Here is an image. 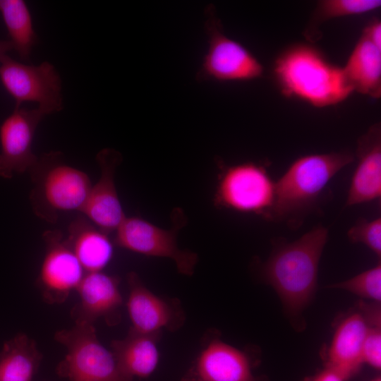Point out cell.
<instances>
[{
  "label": "cell",
  "mask_w": 381,
  "mask_h": 381,
  "mask_svg": "<svg viewBox=\"0 0 381 381\" xmlns=\"http://www.w3.org/2000/svg\"><path fill=\"white\" fill-rule=\"evenodd\" d=\"M328 229L319 224L297 240H277L262 275L282 301L292 320H298L315 294L320 260Z\"/></svg>",
  "instance_id": "1"
},
{
  "label": "cell",
  "mask_w": 381,
  "mask_h": 381,
  "mask_svg": "<svg viewBox=\"0 0 381 381\" xmlns=\"http://www.w3.org/2000/svg\"><path fill=\"white\" fill-rule=\"evenodd\" d=\"M273 76L284 96L317 108L337 105L354 92L342 66L310 42L295 43L283 49L274 60Z\"/></svg>",
  "instance_id": "2"
},
{
  "label": "cell",
  "mask_w": 381,
  "mask_h": 381,
  "mask_svg": "<svg viewBox=\"0 0 381 381\" xmlns=\"http://www.w3.org/2000/svg\"><path fill=\"white\" fill-rule=\"evenodd\" d=\"M353 161L346 150L298 157L275 182L274 202L265 219L298 228L318 208L331 179Z\"/></svg>",
  "instance_id": "3"
},
{
  "label": "cell",
  "mask_w": 381,
  "mask_h": 381,
  "mask_svg": "<svg viewBox=\"0 0 381 381\" xmlns=\"http://www.w3.org/2000/svg\"><path fill=\"white\" fill-rule=\"evenodd\" d=\"M30 172L34 183L30 202L37 217L54 223L60 212H80L92 183L85 172L64 163L61 152L42 155Z\"/></svg>",
  "instance_id": "4"
},
{
  "label": "cell",
  "mask_w": 381,
  "mask_h": 381,
  "mask_svg": "<svg viewBox=\"0 0 381 381\" xmlns=\"http://www.w3.org/2000/svg\"><path fill=\"white\" fill-rule=\"evenodd\" d=\"M54 339L66 349L56 367L68 381H134L120 368L111 351L98 340L93 325L76 324L56 332Z\"/></svg>",
  "instance_id": "5"
},
{
  "label": "cell",
  "mask_w": 381,
  "mask_h": 381,
  "mask_svg": "<svg viewBox=\"0 0 381 381\" xmlns=\"http://www.w3.org/2000/svg\"><path fill=\"white\" fill-rule=\"evenodd\" d=\"M205 16L208 48L197 79L247 81L262 77V64L246 47L225 34L214 5L207 6Z\"/></svg>",
  "instance_id": "6"
},
{
  "label": "cell",
  "mask_w": 381,
  "mask_h": 381,
  "mask_svg": "<svg viewBox=\"0 0 381 381\" xmlns=\"http://www.w3.org/2000/svg\"><path fill=\"white\" fill-rule=\"evenodd\" d=\"M0 80L13 98L16 107L33 102L46 115L61 110V80L54 66L48 61L28 65L8 55L0 59Z\"/></svg>",
  "instance_id": "7"
},
{
  "label": "cell",
  "mask_w": 381,
  "mask_h": 381,
  "mask_svg": "<svg viewBox=\"0 0 381 381\" xmlns=\"http://www.w3.org/2000/svg\"><path fill=\"white\" fill-rule=\"evenodd\" d=\"M275 182L265 166L244 162L225 167L215 202L219 206L265 217L272 206Z\"/></svg>",
  "instance_id": "8"
},
{
  "label": "cell",
  "mask_w": 381,
  "mask_h": 381,
  "mask_svg": "<svg viewBox=\"0 0 381 381\" xmlns=\"http://www.w3.org/2000/svg\"><path fill=\"white\" fill-rule=\"evenodd\" d=\"M171 229L159 228L140 217H125L116 230L115 243L140 254L172 260L179 272L190 276L198 262L195 253L180 249L176 234L185 222L181 212Z\"/></svg>",
  "instance_id": "9"
},
{
  "label": "cell",
  "mask_w": 381,
  "mask_h": 381,
  "mask_svg": "<svg viewBox=\"0 0 381 381\" xmlns=\"http://www.w3.org/2000/svg\"><path fill=\"white\" fill-rule=\"evenodd\" d=\"M43 238L46 251L37 284L45 302L60 304L77 289L86 272L60 231H47Z\"/></svg>",
  "instance_id": "10"
},
{
  "label": "cell",
  "mask_w": 381,
  "mask_h": 381,
  "mask_svg": "<svg viewBox=\"0 0 381 381\" xmlns=\"http://www.w3.org/2000/svg\"><path fill=\"white\" fill-rule=\"evenodd\" d=\"M47 116L41 109L15 107L0 126V176L11 179L36 164L38 157L32 152L35 131Z\"/></svg>",
  "instance_id": "11"
},
{
  "label": "cell",
  "mask_w": 381,
  "mask_h": 381,
  "mask_svg": "<svg viewBox=\"0 0 381 381\" xmlns=\"http://www.w3.org/2000/svg\"><path fill=\"white\" fill-rule=\"evenodd\" d=\"M128 296L126 303L131 329L159 335L163 329L174 331L185 320L179 301L163 298L149 290L134 272L127 275Z\"/></svg>",
  "instance_id": "12"
},
{
  "label": "cell",
  "mask_w": 381,
  "mask_h": 381,
  "mask_svg": "<svg viewBox=\"0 0 381 381\" xmlns=\"http://www.w3.org/2000/svg\"><path fill=\"white\" fill-rule=\"evenodd\" d=\"M96 160L100 176L92 185L80 212L97 227L109 234L116 231L126 217L114 181L116 169L122 157L118 151L106 148L98 152Z\"/></svg>",
  "instance_id": "13"
},
{
  "label": "cell",
  "mask_w": 381,
  "mask_h": 381,
  "mask_svg": "<svg viewBox=\"0 0 381 381\" xmlns=\"http://www.w3.org/2000/svg\"><path fill=\"white\" fill-rule=\"evenodd\" d=\"M75 291L79 302L72 316L76 324L94 325L98 318L111 326L120 322L123 298L118 277L102 271L86 272Z\"/></svg>",
  "instance_id": "14"
},
{
  "label": "cell",
  "mask_w": 381,
  "mask_h": 381,
  "mask_svg": "<svg viewBox=\"0 0 381 381\" xmlns=\"http://www.w3.org/2000/svg\"><path fill=\"white\" fill-rule=\"evenodd\" d=\"M357 165L345 207L369 202L381 197V126L376 123L357 141Z\"/></svg>",
  "instance_id": "15"
},
{
  "label": "cell",
  "mask_w": 381,
  "mask_h": 381,
  "mask_svg": "<svg viewBox=\"0 0 381 381\" xmlns=\"http://www.w3.org/2000/svg\"><path fill=\"white\" fill-rule=\"evenodd\" d=\"M188 377L195 381H259L247 354L219 339L204 346Z\"/></svg>",
  "instance_id": "16"
},
{
  "label": "cell",
  "mask_w": 381,
  "mask_h": 381,
  "mask_svg": "<svg viewBox=\"0 0 381 381\" xmlns=\"http://www.w3.org/2000/svg\"><path fill=\"white\" fill-rule=\"evenodd\" d=\"M368 324L360 311L346 315L337 325L324 358L329 368L346 380L363 364L362 349Z\"/></svg>",
  "instance_id": "17"
},
{
  "label": "cell",
  "mask_w": 381,
  "mask_h": 381,
  "mask_svg": "<svg viewBox=\"0 0 381 381\" xmlns=\"http://www.w3.org/2000/svg\"><path fill=\"white\" fill-rule=\"evenodd\" d=\"M66 241L85 272L102 271L112 258L108 234L87 219L78 217L70 224Z\"/></svg>",
  "instance_id": "18"
},
{
  "label": "cell",
  "mask_w": 381,
  "mask_h": 381,
  "mask_svg": "<svg viewBox=\"0 0 381 381\" xmlns=\"http://www.w3.org/2000/svg\"><path fill=\"white\" fill-rule=\"evenodd\" d=\"M342 68L354 92L380 98L381 49L362 34Z\"/></svg>",
  "instance_id": "19"
},
{
  "label": "cell",
  "mask_w": 381,
  "mask_h": 381,
  "mask_svg": "<svg viewBox=\"0 0 381 381\" xmlns=\"http://www.w3.org/2000/svg\"><path fill=\"white\" fill-rule=\"evenodd\" d=\"M158 337L159 335L143 334L131 329L125 338L112 341L111 351L128 377L133 380L147 378L155 370L159 358Z\"/></svg>",
  "instance_id": "20"
},
{
  "label": "cell",
  "mask_w": 381,
  "mask_h": 381,
  "mask_svg": "<svg viewBox=\"0 0 381 381\" xmlns=\"http://www.w3.org/2000/svg\"><path fill=\"white\" fill-rule=\"evenodd\" d=\"M42 358L34 340L18 334L0 352V381H32Z\"/></svg>",
  "instance_id": "21"
},
{
  "label": "cell",
  "mask_w": 381,
  "mask_h": 381,
  "mask_svg": "<svg viewBox=\"0 0 381 381\" xmlns=\"http://www.w3.org/2000/svg\"><path fill=\"white\" fill-rule=\"evenodd\" d=\"M0 13L13 49L21 59L28 60L37 36L27 4L23 0H0Z\"/></svg>",
  "instance_id": "22"
},
{
  "label": "cell",
  "mask_w": 381,
  "mask_h": 381,
  "mask_svg": "<svg viewBox=\"0 0 381 381\" xmlns=\"http://www.w3.org/2000/svg\"><path fill=\"white\" fill-rule=\"evenodd\" d=\"M381 6L380 0H322L318 1L304 35L308 41L315 42L318 28L326 21L337 18L362 15Z\"/></svg>",
  "instance_id": "23"
},
{
  "label": "cell",
  "mask_w": 381,
  "mask_h": 381,
  "mask_svg": "<svg viewBox=\"0 0 381 381\" xmlns=\"http://www.w3.org/2000/svg\"><path fill=\"white\" fill-rule=\"evenodd\" d=\"M328 288L342 289L373 302L381 301V265L367 270L349 279L337 282Z\"/></svg>",
  "instance_id": "24"
},
{
  "label": "cell",
  "mask_w": 381,
  "mask_h": 381,
  "mask_svg": "<svg viewBox=\"0 0 381 381\" xmlns=\"http://www.w3.org/2000/svg\"><path fill=\"white\" fill-rule=\"evenodd\" d=\"M349 239L361 243L370 249L377 257L381 256V218L373 220L358 219L348 231Z\"/></svg>",
  "instance_id": "25"
},
{
  "label": "cell",
  "mask_w": 381,
  "mask_h": 381,
  "mask_svg": "<svg viewBox=\"0 0 381 381\" xmlns=\"http://www.w3.org/2000/svg\"><path fill=\"white\" fill-rule=\"evenodd\" d=\"M364 318L368 329L363 344V363L379 370L381 368V315H373Z\"/></svg>",
  "instance_id": "26"
},
{
  "label": "cell",
  "mask_w": 381,
  "mask_h": 381,
  "mask_svg": "<svg viewBox=\"0 0 381 381\" xmlns=\"http://www.w3.org/2000/svg\"><path fill=\"white\" fill-rule=\"evenodd\" d=\"M362 35L381 49V21L380 19L371 20L363 29Z\"/></svg>",
  "instance_id": "27"
},
{
  "label": "cell",
  "mask_w": 381,
  "mask_h": 381,
  "mask_svg": "<svg viewBox=\"0 0 381 381\" xmlns=\"http://www.w3.org/2000/svg\"><path fill=\"white\" fill-rule=\"evenodd\" d=\"M308 381H346V380L334 370L325 367Z\"/></svg>",
  "instance_id": "28"
},
{
  "label": "cell",
  "mask_w": 381,
  "mask_h": 381,
  "mask_svg": "<svg viewBox=\"0 0 381 381\" xmlns=\"http://www.w3.org/2000/svg\"><path fill=\"white\" fill-rule=\"evenodd\" d=\"M11 49H13V48L9 40H0V59Z\"/></svg>",
  "instance_id": "29"
},
{
  "label": "cell",
  "mask_w": 381,
  "mask_h": 381,
  "mask_svg": "<svg viewBox=\"0 0 381 381\" xmlns=\"http://www.w3.org/2000/svg\"><path fill=\"white\" fill-rule=\"evenodd\" d=\"M182 381H195V380L187 376L185 378H183Z\"/></svg>",
  "instance_id": "30"
},
{
  "label": "cell",
  "mask_w": 381,
  "mask_h": 381,
  "mask_svg": "<svg viewBox=\"0 0 381 381\" xmlns=\"http://www.w3.org/2000/svg\"><path fill=\"white\" fill-rule=\"evenodd\" d=\"M371 381H381V378L380 377H377L374 378L373 380H372Z\"/></svg>",
  "instance_id": "31"
}]
</instances>
